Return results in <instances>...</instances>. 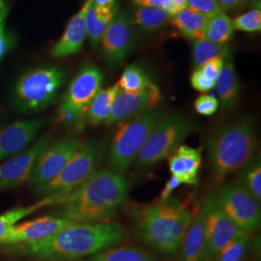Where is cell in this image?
Masks as SVG:
<instances>
[{
  "mask_svg": "<svg viewBox=\"0 0 261 261\" xmlns=\"http://www.w3.org/2000/svg\"><path fill=\"white\" fill-rule=\"evenodd\" d=\"M127 237L126 228L117 222L75 223L45 240L8 247L36 260L74 261L121 245Z\"/></svg>",
  "mask_w": 261,
  "mask_h": 261,
  "instance_id": "cell-1",
  "label": "cell"
},
{
  "mask_svg": "<svg viewBox=\"0 0 261 261\" xmlns=\"http://www.w3.org/2000/svg\"><path fill=\"white\" fill-rule=\"evenodd\" d=\"M129 190L123 173L109 168L98 170L63 197L55 214L75 223L107 222L126 201Z\"/></svg>",
  "mask_w": 261,
  "mask_h": 261,
  "instance_id": "cell-2",
  "label": "cell"
},
{
  "mask_svg": "<svg viewBox=\"0 0 261 261\" xmlns=\"http://www.w3.org/2000/svg\"><path fill=\"white\" fill-rule=\"evenodd\" d=\"M196 210L191 200L168 197L142 209L135 225L136 238L150 249L165 255L177 253Z\"/></svg>",
  "mask_w": 261,
  "mask_h": 261,
  "instance_id": "cell-3",
  "label": "cell"
},
{
  "mask_svg": "<svg viewBox=\"0 0 261 261\" xmlns=\"http://www.w3.org/2000/svg\"><path fill=\"white\" fill-rule=\"evenodd\" d=\"M256 130L250 117H243L215 130L207 139L211 173L217 184L242 169L256 149Z\"/></svg>",
  "mask_w": 261,
  "mask_h": 261,
  "instance_id": "cell-4",
  "label": "cell"
},
{
  "mask_svg": "<svg viewBox=\"0 0 261 261\" xmlns=\"http://www.w3.org/2000/svg\"><path fill=\"white\" fill-rule=\"evenodd\" d=\"M165 114L164 110L155 108L117 123L109 150L108 168L124 174Z\"/></svg>",
  "mask_w": 261,
  "mask_h": 261,
  "instance_id": "cell-5",
  "label": "cell"
},
{
  "mask_svg": "<svg viewBox=\"0 0 261 261\" xmlns=\"http://www.w3.org/2000/svg\"><path fill=\"white\" fill-rule=\"evenodd\" d=\"M195 128L196 123L184 113L175 112L165 116L140 150L135 161L136 168L143 171L168 158Z\"/></svg>",
  "mask_w": 261,
  "mask_h": 261,
  "instance_id": "cell-6",
  "label": "cell"
},
{
  "mask_svg": "<svg viewBox=\"0 0 261 261\" xmlns=\"http://www.w3.org/2000/svg\"><path fill=\"white\" fill-rule=\"evenodd\" d=\"M101 160V144L98 141L84 142L56 177L37 188L38 194L45 197L67 196L98 171Z\"/></svg>",
  "mask_w": 261,
  "mask_h": 261,
  "instance_id": "cell-7",
  "label": "cell"
},
{
  "mask_svg": "<svg viewBox=\"0 0 261 261\" xmlns=\"http://www.w3.org/2000/svg\"><path fill=\"white\" fill-rule=\"evenodd\" d=\"M213 195L222 211L241 230L251 233L260 227V203L239 181L224 184Z\"/></svg>",
  "mask_w": 261,
  "mask_h": 261,
  "instance_id": "cell-8",
  "label": "cell"
},
{
  "mask_svg": "<svg viewBox=\"0 0 261 261\" xmlns=\"http://www.w3.org/2000/svg\"><path fill=\"white\" fill-rule=\"evenodd\" d=\"M64 81L65 72L56 67L30 71L18 83V99L31 111L44 109L55 100Z\"/></svg>",
  "mask_w": 261,
  "mask_h": 261,
  "instance_id": "cell-9",
  "label": "cell"
},
{
  "mask_svg": "<svg viewBox=\"0 0 261 261\" xmlns=\"http://www.w3.org/2000/svg\"><path fill=\"white\" fill-rule=\"evenodd\" d=\"M103 75L93 65H86L75 75L59 109V121L77 122L84 118L89 105L101 90Z\"/></svg>",
  "mask_w": 261,
  "mask_h": 261,
  "instance_id": "cell-10",
  "label": "cell"
},
{
  "mask_svg": "<svg viewBox=\"0 0 261 261\" xmlns=\"http://www.w3.org/2000/svg\"><path fill=\"white\" fill-rule=\"evenodd\" d=\"M204 215L205 244L202 261H211L230 243L245 236L241 230L226 217L215 200L214 195L206 197L201 204Z\"/></svg>",
  "mask_w": 261,
  "mask_h": 261,
  "instance_id": "cell-11",
  "label": "cell"
},
{
  "mask_svg": "<svg viewBox=\"0 0 261 261\" xmlns=\"http://www.w3.org/2000/svg\"><path fill=\"white\" fill-rule=\"evenodd\" d=\"M84 142L75 138H66L48 145L37 159L28 181L39 187L51 181L63 169L67 163L82 147Z\"/></svg>",
  "mask_w": 261,
  "mask_h": 261,
  "instance_id": "cell-12",
  "label": "cell"
},
{
  "mask_svg": "<svg viewBox=\"0 0 261 261\" xmlns=\"http://www.w3.org/2000/svg\"><path fill=\"white\" fill-rule=\"evenodd\" d=\"M135 30L132 18L125 12H116L103 38V56L111 67L121 64L134 44Z\"/></svg>",
  "mask_w": 261,
  "mask_h": 261,
  "instance_id": "cell-13",
  "label": "cell"
},
{
  "mask_svg": "<svg viewBox=\"0 0 261 261\" xmlns=\"http://www.w3.org/2000/svg\"><path fill=\"white\" fill-rule=\"evenodd\" d=\"M162 101V94L156 84L137 92H126L119 88L106 124L111 126L141 112L155 109Z\"/></svg>",
  "mask_w": 261,
  "mask_h": 261,
  "instance_id": "cell-14",
  "label": "cell"
},
{
  "mask_svg": "<svg viewBox=\"0 0 261 261\" xmlns=\"http://www.w3.org/2000/svg\"><path fill=\"white\" fill-rule=\"evenodd\" d=\"M51 136H43L28 149L0 165V189L14 188L28 181L39 156L49 145Z\"/></svg>",
  "mask_w": 261,
  "mask_h": 261,
  "instance_id": "cell-15",
  "label": "cell"
},
{
  "mask_svg": "<svg viewBox=\"0 0 261 261\" xmlns=\"http://www.w3.org/2000/svg\"><path fill=\"white\" fill-rule=\"evenodd\" d=\"M58 217H43L24 224L15 225L9 233L0 240V244L13 246L19 244L39 242L59 232L63 228L75 224Z\"/></svg>",
  "mask_w": 261,
  "mask_h": 261,
  "instance_id": "cell-16",
  "label": "cell"
},
{
  "mask_svg": "<svg viewBox=\"0 0 261 261\" xmlns=\"http://www.w3.org/2000/svg\"><path fill=\"white\" fill-rule=\"evenodd\" d=\"M42 127L39 120L16 122L0 132V162L16 156L34 140Z\"/></svg>",
  "mask_w": 261,
  "mask_h": 261,
  "instance_id": "cell-17",
  "label": "cell"
},
{
  "mask_svg": "<svg viewBox=\"0 0 261 261\" xmlns=\"http://www.w3.org/2000/svg\"><path fill=\"white\" fill-rule=\"evenodd\" d=\"M167 159L171 176L177 178L181 184L196 186L202 162L200 148L180 144Z\"/></svg>",
  "mask_w": 261,
  "mask_h": 261,
  "instance_id": "cell-18",
  "label": "cell"
},
{
  "mask_svg": "<svg viewBox=\"0 0 261 261\" xmlns=\"http://www.w3.org/2000/svg\"><path fill=\"white\" fill-rule=\"evenodd\" d=\"M91 0H86L84 7L70 19L65 32L61 39L51 49V55L55 57H64L76 54L84 46L86 38L85 31V13Z\"/></svg>",
  "mask_w": 261,
  "mask_h": 261,
  "instance_id": "cell-19",
  "label": "cell"
},
{
  "mask_svg": "<svg viewBox=\"0 0 261 261\" xmlns=\"http://www.w3.org/2000/svg\"><path fill=\"white\" fill-rule=\"evenodd\" d=\"M204 244V215L200 206L197 208L196 214L187 228L178 250V261H202Z\"/></svg>",
  "mask_w": 261,
  "mask_h": 261,
  "instance_id": "cell-20",
  "label": "cell"
},
{
  "mask_svg": "<svg viewBox=\"0 0 261 261\" xmlns=\"http://www.w3.org/2000/svg\"><path fill=\"white\" fill-rule=\"evenodd\" d=\"M215 87H217L219 103L222 105L223 110L227 111L237 103L240 93V84L231 55L224 59L223 69L216 81Z\"/></svg>",
  "mask_w": 261,
  "mask_h": 261,
  "instance_id": "cell-21",
  "label": "cell"
},
{
  "mask_svg": "<svg viewBox=\"0 0 261 261\" xmlns=\"http://www.w3.org/2000/svg\"><path fill=\"white\" fill-rule=\"evenodd\" d=\"M116 8L109 9L97 7L92 4V0L85 13V31L86 36L89 39L93 47L98 46L102 41L103 34L113 17L116 14Z\"/></svg>",
  "mask_w": 261,
  "mask_h": 261,
  "instance_id": "cell-22",
  "label": "cell"
},
{
  "mask_svg": "<svg viewBox=\"0 0 261 261\" xmlns=\"http://www.w3.org/2000/svg\"><path fill=\"white\" fill-rule=\"evenodd\" d=\"M208 18L194 10L185 8L170 18L171 22L182 35L190 40L203 39Z\"/></svg>",
  "mask_w": 261,
  "mask_h": 261,
  "instance_id": "cell-23",
  "label": "cell"
},
{
  "mask_svg": "<svg viewBox=\"0 0 261 261\" xmlns=\"http://www.w3.org/2000/svg\"><path fill=\"white\" fill-rule=\"evenodd\" d=\"M118 91L119 87L115 84L103 90L101 89L96 94L85 113L87 121L93 126L106 122L112 112V105Z\"/></svg>",
  "mask_w": 261,
  "mask_h": 261,
  "instance_id": "cell-24",
  "label": "cell"
},
{
  "mask_svg": "<svg viewBox=\"0 0 261 261\" xmlns=\"http://www.w3.org/2000/svg\"><path fill=\"white\" fill-rule=\"evenodd\" d=\"M83 261H158L149 252L133 246H114Z\"/></svg>",
  "mask_w": 261,
  "mask_h": 261,
  "instance_id": "cell-25",
  "label": "cell"
},
{
  "mask_svg": "<svg viewBox=\"0 0 261 261\" xmlns=\"http://www.w3.org/2000/svg\"><path fill=\"white\" fill-rule=\"evenodd\" d=\"M63 197L64 196H47V197H44L36 204L28 206V207H19V208L8 211L4 214L0 215V240L9 233L10 230L22 218L32 214L33 212L37 211L38 209L42 207L51 205V204H59L62 201Z\"/></svg>",
  "mask_w": 261,
  "mask_h": 261,
  "instance_id": "cell-26",
  "label": "cell"
},
{
  "mask_svg": "<svg viewBox=\"0 0 261 261\" xmlns=\"http://www.w3.org/2000/svg\"><path fill=\"white\" fill-rule=\"evenodd\" d=\"M170 15L166 10L156 7H140L135 15L133 23L145 32H154L165 28L170 20Z\"/></svg>",
  "mask_w": 261,
  "mask_h": 261,
  "instance_id": "cell-27",
  "label": "cell"
},
{
  "mask_svg": "<svg viewBox=\"0 0 261 261\" xmlns=\"http://www.w3.org/2000/svg\"><path fill=\"white\" fill-rule=\"evenodd\" d=\"M233 31L231 19L224 12H221L208 19L203 39L214 44L226 45Z\"/></svg>",
  "mask_w": 261,
  "mask_h": 261,
  "instance_id": "cell-28",
  "label": "cell"
},
{
  "mask_svg": "<svg viewBox=\"0 0 261 261\" xmlns=\"http://www.w3.org/2000/svg\"><path fill=\"white\" fill-rule=\"evenodd\" d=\"M230 55V47L227 45L214 44L205 39L196 40L193 47V63L195 66V70L199 69L200 66L203 65L210 59H213L216 57H221L225 59Z\"/></svg>",
  "mask_w": 261,
  "mask_h": 261,
  "instance_id": "cell-29",
  "label": "cell"
},
{
  "mask_svg": "<svg viewBox=\"0 0 261 261\" xmlns=\"http://www.w3.org/2000/svg\"><path fill=\"white\" fill-rule=\"evenodd\" d=\"M242 169L241 180L238 181L259 203H261L260 157L254 154L253 157Z\"/></svg>",
  "mask_w": 261,
  "mask_h": 261,
  "instance_id": "cell-30",
  "label": "cell"
},
{
  "mask_svg": "<svg viewBox=\"0 0 261 261\" xmlns=\"http://www.w3.org/2000/svg\"><path fill=\"white\" fill-rule=\"evenodd\" d=\"M147 74L138 65L128 66L122 74L117 85L126 92H137L146 88L152 84Z\"/></svg>",
  "mask_w": 261,
  "mask_h": 261,
  "instance_id": "cell-31",
  "label": "cell"
},
{
  "mask_svg": "<svg viewBox=\"0 0 261 261\" xmlns=\"http://www.w3.org/2000/svg\"><path fill=\"white\" fill-rule=\"evenodd\" d=\"M250 234H246L230 243L211 261H243L250 249Z\"/></svg>",
  "mask_w": 261,
  "mask_h": 261,
  "instance_id": "cell-32",
  "label": "cell"
},
{
  "mask_svg": "<svg viewBox=\"0 0 261 261\" xmlns=\"http://www.w3.org/2000/svg\"><path fill=\"white\" fill-rule=\"evenodd\" d=\"M234 30L244 32H257L261 29L260 4L241 16L231 19Z\"/></svg>",
  "mask_w": 261,
  "mask_h": 261,
  "instance_id": "cell-33",
  "label": "cell"
},
{
  "mask_svg": "<svg viewBox=\"0 0 261 261\" xmlns=\"http://www.w3.org/2000/svg\"><path fill=\"white\" fill-rule=\"evenodd\" d=\"M187 8L204 15L208 19L224 12L218 0H188Z\"/></svg>",
  "mask_w": 261,
  "mask_h": 261,
  "instance_id": "cell-34",
  "label": "cell"
},
{
  "mask_svg": "<svg viewBox=\"0 0 261 261\" xmlns=\"http://www.w3.org/2000/svg\"><path fill=\"white\" fill-rule=\"evenodd\" d=\"M219 101L212 95L202 94L198 98H196L194 108L198 114L203 116H211L219 109Z\"/></svg>",
  "mask_w": 261,
  "mask_h": 261,
  "instance_id": "cell-35",
  "label": "cell"
},
{
  "mask_svg": "<svg viewBox=\"0 0 261 261\" xmlns=\"http://www.w3.org/2000/svg\"><path fill=\"white\" fill-rule=\"evenodd\" d=\"M191 84L193 88L201 93L211 91L216 86V82L207 79L199 69H196L191 75Z\"/></svg>",
  "mask_w": 261,
  "mask_h": 261,
  "instance_id": "cell-36",
  "label": "cell"
},
{
  "mask_svg": "<svg viewBox=\"0 0 261 261\" xmlns=\"http://www.w3.org/2000/svg\"><path fill=\"white\" fill-rule=\"evenodd\" d=\"M224 59L221 57H216L208 60L203 65L200 66V72L205 75L207 79L216 82L224 66Z\"/></svg>",
  "mask_w": 261,
  "mask_h": 261,
  "instance_id": "cell-37",
  "label": "cell"
},
{
  "mask_svg": "<svg viewBox=\"0 0 261 261\" xmlns=\"http://www.w3.org/2000/svg\"><path fill=\"white\" fill-rule=\"evenodd\" d=\"M140 7H156L166 10L168 13L171 0H133Z\"/></svg>",
  "mask_w": 261,
  "mask_h": 261,
  "instance_id": "cell-38",
  "label": "cell"
},
{
  "mask_svg": "<svg viewBox=\"0 0 261 261\" xmlns=\"http://www.w3.org/2000/svg\"><path fill=\"white\" fill-rule=\"evenodd\" d=\"M181 185V182L178 180L177 178L171 177L169 178L165 188L162 190L161 192V196H160V200H166L168 197H170L172 193L177 189L178 187Z\"/></svg>",
  "mask_w": 261,
  "mask_h": 261,
  "instance_id": "cell-39",
  "label": "cell"
},
{
  "mask_svg": "<svg viewBox=\"0 0 261 261\" xmlns=\"http://www.w3.org/2000/svg\"><path fill=\"white\" fill-rule=\"evenodd\" d=\"M223 11H234L243 7L248 0H218Z\"/></svg>",
  "mask_w": 261,
  "mask_h": 261,
  "instance_id": "cell-40",
  "label": "cell"
},
{
  "mask_svg": "<svg viewBox=\"0 0 261 261\" xmlns=\"http://www.w3.org/2000/svg\"><path fill=\"white\" fill-rule=\"evenodd\" d=\"M9 37L5 33L4 28L0 29V60L3 58V56L6 55L8 48H9Z\"/></svg>",
  "mask_w": 261,
  "mask_h": 261,
  "instance_id": "cell-41",
  "label": "cell"
},
{
  "mask_svg": "<svg viewBox=\"0 0 261 261\" xmlns=\"http://www.w3.org/2000/svg\"><path fill=\"white\" fill-rule=\"evenodd\" d=\"M187 3H188V0H171L170 9L168 11V14L170 15V17L174 16L181 10L185 9L187 7Z\"/></svg>",
  "mask_w": 261,
  "mask_h": 261,
  "instance_id": "cell-42",
  "label": "cell"
},
{
  "mask_svg": "<svg viewBox=\"0 0 261 261\" xmlns=\"http://www.w3.org/2000/svg\"><path fill=\"white\" fill-rule=\"evenodd\" d=\"M92 4L97 7L113 9L115 7V0H92Z\"/></svg>",
  "mask_w": 261,
  "mask_h": 261,
  "instance_id": "cell-43",
  "label": "cell"
},
{
  "mask_svg": "<svg viewBox=\"0 0 261 261\" xmlns=\"http://www.w3.org/2000/svg\"><path fill=\"white\" fill-rule=\"evenodd\" d=\"M8 14V8L3 0H0V29L4 28L6 17Z\"/></svg>",
  "mask_w": 261,
  "mask_h": 261,
  "instance_id": "cell-44",
  "label": "cell"
}]
</instances>
